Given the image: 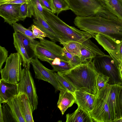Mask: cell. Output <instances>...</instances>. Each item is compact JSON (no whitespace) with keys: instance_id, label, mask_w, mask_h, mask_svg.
Here are the masks:
<instances>
[{"instance_id":"obj_1","label":"cell","mask_w":122,"mask_h":122,"mask_svg":"<svg viewBox=\"0 0 122 122\" xmlns=\"http://www.w3.org/2000/svg\"><path fill=\"white\" fill-rule=\"evenodd\" d=\"M74 23L80 30L96 34L107 36L115 40L122 41V20L98 15L77 16Z\"/></svg>"},{"instance_id":"obj_2","label":"cell","mask_w":122,"mask_h":122,"mask_svg":"<svg viewBox=\"0 0 122 122\" xmlns=\"http://www.w3.org/2000/svg\"><path fill=\"white\" fill-rule=\"evenodd\" d=\"M57 72L70 82L77 90L96 95V78L98 73L92 61L82 63L68 71Z\"/></svg>"},{"instance_id":"obj_3","label":"cell","mask_w":122,"mask_h":122,"mask_svg":"<svg viewBox=\"0 0 122 122\" xmlns=\"http://www.w3.org/2000/svg\"><path fill=\"white\" fill-rule=\"evenodd\" d=\"M43 17L49 25L58 35L60 41L82 43L86 40L95 38L96 34L82 31L66 24L51 11L44 8Z\"/></svg>"},{"instance_id":"obj_4","label":"cell","mask_w":122,"mask_h":122,"mask_svg":"<svg viewBox=\"0 0 122 122\" xmlns=\"http://www.w3.org/2000/svg\"><path fill=\"white\" fill-rule=\"evenodd\" d=\"M77 16L98 15L109 19H119L105 7L101 0H65Z\"/></svg>"},{"instance_id":"obj_5","label":"cell","mask_w":122,"mask_h":122,"mask_svg":"<svg viewBox=\"0 0 122 122\" xmlns=\"http://www.w3.org/2000/svg\"><path fill=\"white\" fill-rule=\"evenodd\" d=\"M110 88L111 85L107 83L97 91L93 108L89 113L94 122H112L113 120L108 101Z\"/></svg>"},{"instance_id":"obj_6","label":"cell","mask_w":122,"mask_h":122,"mask_svg":"<svg viewBox=\"0 0 122 122\" xmlns=\"http://www.w3.org/2000/svg\"><path fill=\"white\" fill-rule=\"evenodd\" d=\"M92 61L98 73L110 77L108 83L122 85V80L119 68L110 55L105 54L97 56L93 59Z\"/></svg>"},{"instance_id":"obj_7","label":"cell","mask_w":122,"mask_h":122,"mask_svg":"<svg viewBox=\"0 0 122 122\" xmlns=\"http://www.w3.org/2000/svg\"><path fill=\"white\" fill-rule=\"evenodd\" d=\"M22 62L21 56L18 52L10 54L4 67L0 70L1 79L7 82L18 84L21 77Z\"/></svg>"},{"instance_id":"obj_8","label":"cell","mask_w":122,"mask_h":122,"mask_svg":"<svg viewBox=\"0 0 122 122\" xmlns=\"http://www.w3.org/2000/svg\"><path fill=\"white\" fill-rule=\"evenodd\" d=\"M30 68L27 67L22 69L21 79L18 83V94L23 93L26 95L34 111L37 108L38 97Z\"/></svg>"},{"instance_id":"obj_9","label":"cell","mask_w":122,"mask_h":122,"mask_svg":"<svg viewBox=\"0 0 122 122\" xmlns=\"http://www.w3.org/2000/svg\"><path fill=\"white\" fill-rule=\"evenodd\" d=\"M30 62L35 73V78L49 83L55 88L56 92L60 89L65 90L58 81L55 72L44 66L37 57L31 58Z\"/></svg>"},{"instance_id":"obj_10","label":"cell","mask_w":122,"mask_h":122,"mask_svg":"<svg viewBox=\"0 0 122 122\" xmlns=\"http://www.w3.org/2000/svg\"><path fill=\"white\" fill-rule=\"evenodd\" d=\"M94 38L109 53L119 68L122 62L119 53V45L121 41H116L107 36L101 34H96Z\"/></svg>"},{"instance_id":"obj_11","label":"cell","mask_w":122,"mask_h":122,"mask_svg":"<svg viewBox=\"0 0 122 122\" xmlns=\"http://www.w3.org/2000/svg\"><path fill=\"white\" fill-rule=\"evenodd\" d=\"M21 4L7 3L0 5V16L4 22L12 26L14 24L20 20V9Z\"/></svg>"},{"instance_id":"obj_12","label":"cell","mask_w":122,"mask_h":122,"mask_svg":"<svg viewBox=\"0 0 122 122\" xmlns=\"http://www.w3.org/2000/svg\"><path fill=\"white\" fill-rule=\"evenodd\" d=\"M122 87V85L120 84L111 85L108 101L113 121L122 117L119 104V96Z\"/></svg>"},{"instance_id":"obj_13","label":"cell","mask_w":122,"mask_h":122,"mask_svg":"<svg viewBox=\"0 0 122 122\" xmlns=\"http://www.w3.org/2000/svg\"><path fill=\"white\" fill-rule=\"evenodd\" d=\"M90 39L86 40L81 44V59L82 63L92 61L97 56L105 54Z\"/></svg>"},{"instance_id":"obj_14","label":"cell","mask_w":122,"mask_h":122,"mask_svg":"<svg viewBox=\"0 0 122 122\" xmlns=\"http://www.w3.org/2000/svg\"><path fill=\"white\" fill-rule=\"evenodd\" d=\"M34 13L33 20L34 25L45 33L51 41L55 42L60 41L58 35L51 27L45 20L43 16L36 8H34Z\"/></svg>"},{"instance_id":"obj_15","label":"cell","mask_w":122,"mask_h":122,"mask_svg":"<svg viewBox=\"0 0 122 122\" xmlns=\"http://www.w3.org/2000/svg\"><path fill=\"white\" fill-rule=\"evenodd\" d=\"M75 103L80 107L89 113L93 110L96 95L85 91L76 90L75 93Z\"/></svg>"},{"instance_id":"obj_16","label":"cell","mask_w":122,"mask_h":122,"mask_svg":"<svg viewBox=\"0 0 122 122\" xmlns=\"http://www.w3.org/2000/svg\"><path fill=\"white\" fill-rule=\"evenodd\" d=\"M18 94V85L0 80V103H7Z\"/></svg>"},{"instance_id":"obj_17","label":"cell","mask_w":122,"mask_h":122,"mask_svg":"<svg viewBox=\"0 0 122 122\" xmlns=\"http://www.w3.org/2000/svg\"><path fill=\"white\" fill-rule=\"evenodd\" d=\"M30 48L34 55L41 61L47 62L50 60L57 58L54 54L42 45L40 42L35 39L32 40Z\"/></svg>"},{"instance_id":"obj_18","label":"cell","mask_w":122,"mask_h":122,"mask_svg":"<svg viewBox=\"0 0 122 122\" xmlns=\"http://www.w3.org/2000/svg\"><path fill=\"white\" fill-rule=\"evenodd\" d=\"M57 106L62 115L66 110L75 103V95L71 92L64 90L60 89Z\"/></svg>"},{"instance_id":"obj_19","label":"cell","mask_w":122,"mask_h":122,"mask_svg":"<svg viewBox=\"0 0 122 122\" xmlns=\"http://www.w3.org/2000/svg\"><path fill=\"white\" fill-rule=\"evenodd\" d=\"M13 44L17 52L20 55L22 60L23 65L24 67H30V60L27 51L16 33L13 34Z\"/></svg>"},{"instance_id":"obj_20","label":"cell","mask_w":122,"mask_h":122,"mask_svg":"<svg viewBox=\"0 0 122 122\" xmlns=\"http://www.w3.org/2000/svg\"><path fill=\"white\" fill-rule=\"evenodd\" d=\"M21 110L26 122H34L33 112L30 102L26 95L22 93L17 95Z\"/></svg>"},{"instance_id":"obj_21","label":"cell","mask_w":122,"mask_h":122,"mask_svg":"<svg viewBox=\"0 0 122 122\" xmlns=\"http://www.w3.org/2000/svg\"><path fill=\"white\" fill-rule=\"evenodd\" d=\"M66 118V122H94L89 113L79 107L72 114H67Z\"/></svg>"},{"instance_id":"obj_22","label":"cell","mask_w":122,"mask_h":122,"mask_svg":"<svg viewBox=\"0 0 122 122\" xmlns=\"http://www.w3.org/2000/svg\"><path fill=\"white\" fill-rule=\"evenodd\" d=\"M39 39L41 44L54 54L57 58L68 61L64 52L63 47L57 45L53 41L44 38Z\"/></svg>"},{"instance_id":"obj_23","label":"cell","mask_w":122,"mask_h":122,"mask_svg":"<svg viewBox=\"0 0 122 122\" xmlns=\"http://www.w3.org/2000/svg\"><path fill=\"white\" fill-rule=\"evenodd\" d=\"M7 103L10 108L15 122H26L21 110L18 96L9 100Z\"/></svg>"},{"instance_id":"obj_24","label":"cell","mask_w":122,"mask_h":122,"mask_svg":"<svg viewBox=\"0 0 122 122\" xmlns=\"http://www.w3.org/2000/svg\"><path fill=\"white\" fill-rule=\"evenodd\" d=\"M106 8L122 20V3L120 0H101Z\"/></svg>"},{"instance_id":"obj_25","label":"cell","mask_w":122,"mask_h":122,"mask_svg":"<svg viewBox=\"0 0 122 122\" xmlns=\"http://www.w3.org/2000/svg\"><path fill=\"white\" fill-rule=\"evenodd\" d=\"M47 62L52 67V70L54 72L65 71L73 68L69 61L62 60L59 58L50 60Z\"/></svg>"},{"instance_id":"obj_26","label":"cell","mask_w":122,"mask_h":122,"mask_svg":"<svg viewBox=\"0 0 122 122\" xmlns=\"http://www.w3.org/2000/svg\"><path fill=\"white\" fill-rule=\"evenodd\" d=\"M60 42L68 52L77 56L81 58V50L82 43L74 41L65 42L62 41H60Z\"/></svg>"},{"instance_id":"obj_27","label":"cell","mask_w":122,"mask_h":122,"mask_svg":"<svg viewBox=\"0 0 122 122\" xmlns=\"http://www.w3.org/2000/svg\"><path fill=\"white\" fill-rule=\"evenodd\" d=\"M34 13V7L30 0L27 3L22 4L20 9V20L24 21L27 17L31 18L33 16Z\"/></svg>"},{"instance_id":"obj_28","label":"cell","mask_w":122,"mask_h":122,"mask_svg":"<svg viewBox=\"0 0 122 122\" xmlns=\"http://www.w3.org/2000/svg\"><path fill=\"white\" fill-rule=\"evenodd\" d=\"M3 104L2 105L1 103L0 104V122H15L7 103Z\"/></svg>"},{"instance_id":"obj_29","label":"cell","mask_w":122,"mask_h":122,"mask_svg":"<svg viewBox=\"0 0 122 122\" xmlns=\"http://www.w3.org/2000/svg\"><path fill=\"white\" fill-rule=\"evenodd\" d=\"M57 79L60 85L65 90L75 94L76 90L74 86L65 78L58 72H55Z\"/></svg>"},{"instance_id":"obj_30","label":"cell","mask_w":122,"mask_h":122,"mask_svg":"<svg viewBox=\"0 0 122 122\" xmlns=\"http://www.w3.org/2000/svg\"><path fill=\"white\" fill-rule=\"evenodd\" d=\"M12 26L15 32L21 34L31 39L36 38L30 29L25 28L21 24L16 22Z\"/></svg>"},{"instance_id":"obj_31","label":"cell","mask_w":122,"mask_h":122,"mask_svg":"<svg viewBox=\"0 0 122 122\" xmlns=\"http://www.w3.org/2000/svg\"><path fill=\"white\" fill-rule=\"evenodd\" d=\"M54 13L58 15L61 11L70 10L69 6L65 0H52Z\"/></svg>"},{"instance_id":"obj_32","label":"cell","mask_w":122,"mask_h":122,"mask_svg":"<svg viewBox=\"0 0 122 122\" xmlns=\"http://www.w3.org/2000/svg\"><path fill=\"white\" fill-rule=\"evenodd\" d=\"M110 77L98 73L96 78V83L97 91L102 89L109 80Z\"/></svg>"},{"instance_id":"obj_33","label":"cell","mask_w":122,"mask_h":122,"mask_svg":"<svg viewBox=\"0 0 122 122\" xmlns=\"http://www.w3.org/2000/svg\"><path fill=\"white\" fill-rule=\"evenodd\" d=\"M63 50L64 53L67 58L68 61L73 67L82 63L81 59L79 56L68 52L63 47Z\"/></svg>"},{"instance_id":"obj_34","label":"cell","mask_w":122,"mask_h":122,"mask_svg":"<svg viewBox=\"0 0 122 122\" xmlns=\"http://www.w3.org/2000/svg\"><path fill=\"white\" fill-rule=\"evenodd\" d=\"M31 28V30H32L34 36L36 38L41 39L47 37L45 33L35 25H32Z\"/></svg>"},{"instance_id":"obj_35","label":"cell","mask_w":122,"mask_h":122,"mask_svg":"<svg viewBox=\"0 0 122 122\" xmlns=\"http://www.w3.org/2000/svg\"><path fill=\"white\" fill-rule=\"evenodd\" d=\"M16 33L21 40L28 54L29 49H31L30 48V43L33 39H30L20 33Z\"/></svg>"},{"instance_id":"obj_36","label":"cell","mask_w":122,"mask_h":122,"mask_svg":"<svg viewBox=\"0 0 122 122\" xmlns=\"http://www.w3.org/2000/svg\"><path fill=\"white\" fill-rule=\"evenodd\" d=\"M8 51L4 47L0 46V69L4 63L5 62L8 58Z\"/></svg>"},{"instance_id":"obj_37","label":"cell","mask_w":122,"mask_h":122,"mask_svg":"<svg viewBox=\"0 0 122 122\" xmlns=\"http://www.w3.org/2000/svg\"><path fill=\"white\" fill-rule=\"evenodd\" d=\"M42 8H45L54 13L52 0H40Z\"/></svg>"},{"instance_id":"obj_38","label":"cell","mask_w":122,"mask_h":122,"mask_svg":"<svg viewBox=\"0 0 122 122\" xmlns=\"http://www.w3.org/2000/svg\"><path fill=\"white\" fill-rule=\"evenodd\" d=\"M34 7L36 8L43 16V8L40 0H30Z\"/></svg>"},{"instance_id":"obj_39","label":"cell","mask_w":122,"mask_h":122,"mask_svg":"<svg viewBox=\"0 0 122 122\" xmlns=\"http://www.w3.org/2000/svg\"><path fill=\"white\" fill-rule=\"evenodd\" d=\"M30 0H15L9 1L6 3H12L17 4H22L28 3Z\"/></svg>"},{"instance_id":"obj_40","label":"cell","mask_w":122,"mask_h":122,"mask_svg":"<svg viewBox=\"0 0 122 122\" xmlns=\"http://www.w3.org/2000/svg\"><path fill=\"white\" fill-rule=\"evenodd\" d=\"M120 108L122 117V87L120 92L119 96Z\"/></svg>"},{"instance_id":"obj_41","label":"cell","mask_w":122,"mask_h":122,"mask_svg":"<svg viewBox=\"0 0 122 122\" xmlns=\"http://www.w3.org/2000/svg\"><path fill=\"white\" fill-rule=\"evenodd\" d=\"M119 53L121 59L122 61V41H121L120 43Z\"/></svg>"},{"instance_id":"obj_42","label":"cell","mask_w":122,"mask_h":122,"mask_svg":"<svg viewBox=\"0 0 122 122\" xmlns=\"http://www.w3.org/2000/svg\"><path fill=\"white\" fill-rule=\"evenodd\" d=\"M14 0H0V5L6 4L9 1Z\"/></svg>"},{"instance_id":"obj_43","label":"cell","mask_w":122,"mask_h":122,"mask_svg":"<svg viewBox=\"0 0 122 122\" xmlns=\"http://www.w3.org/2000/svg\"><path fill=\"white\" fill-rule=\"evenodd\" d=\"M121 77L122 80V61L121 64L119 67Z\"/></svg>"},{"instance_id":"obj_44","label":"cell","mask_w":122,"mask_h":122,"mask_svg":"<svg viewBox=\"0 0 122 122\" xmlns=\"http://www.w3.org/2000/svg\"><path fill=\"white\" fill-rule=\"evenodd\" d=\"M112 122H122V117L113 121Z\"/></svg>"},{"instance_id":"obj_45","label":"cell","mask_w":122,"mask_h":122,"mask_svg":"<svg viewBox=\"0 0 122 122\" xmlns=\"http://www.w3.org/2000/svg\"><path fill=\"white\" fill-rule=\"evenodd\" d=\"M122 3V0H120Z\"/></svg>"},{"instance_id":"obj_46","label":"cell","mask_w":122,"mask_h":122,"mask_svg":"<svg viewBox=\"0 0 122 122\" xmlns=\"http://www.w3.org/2000/svg\"></svg>"}]
</instances>
